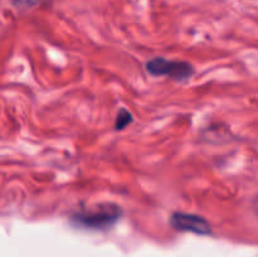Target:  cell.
Returning <instances> with one entry per match:
<instances>
[{
	"label": "cell",
	"instance_id": "cell-1",
	"mask_svg": "<svg viewBox=\"0 0 258 257\" xmlns=\"http://www.w3.org/2000/svg\"><path fill=\"white\" fill-rule=\"evenodd\" d=\"M122 216V209L116 203H100L80 209L71 216V222L77 227L103 231L108 229Z\"/></svg>",
	"mask_w": 258,
	"mask_h": 257
},
{
	"label": "cell",
	"instance_id": "cell-2",
	"mask_svg": "<svg viewBox=\"0 0 258 257\" xmlns=\"http://www.w3.org/2000/svg\"><path fill=\"white\" fill-rule=\"evenodd\" d=\"M146 70L153 76H170L174 80H185L193 75V66L183 60H168L154 58L146 63Z\"/></svg>",
	"mask_w": 258,
	"mask_h": 257
},
{
	"label": "cell",
	"instance_id": "cell-3",
	"mask_svg": "<svg viewBox=\"0 0 258 257\" xmlns=\"http://www.w3.org/2000/svg\"><path fill=\"white\" fill-rule=\"evenodd\" d=\"M170 226L176 231L190 232L201 236L212 234V226L204 217L193 213L175 212L170 217Z\"/></svg>",
	"mask_w": 258,
	"mask_h": 257
},
{
	"label": "cell",
	"instance_id": "cell-4",
	"mask_svg": "<svg viewBox=\"0 0 258 257\" xmlns=\"http://www.w3.org/2000/svg\"><path fill=\"white\" fill-rule=\"evenodd\" d=\"M131 121H133V115L126 108H121L117 113V117H116L115 128L116 130H123L128 123H131Z\"/></svg>",
	"mask_w": 258,
	"mask_h": 257
}]
</instances>
